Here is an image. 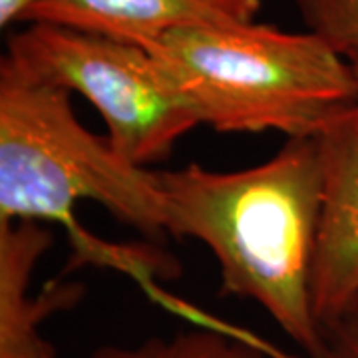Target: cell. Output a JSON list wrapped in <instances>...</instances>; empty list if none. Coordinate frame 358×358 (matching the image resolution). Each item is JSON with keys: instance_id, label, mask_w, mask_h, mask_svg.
Listing matches in <instances>:
<instances>
[{"instance_id": "obj_4", "label": "cell", "mask_w": 358, "mask_h": 358, "mask_svg": "<svg viewBox=\"0 0 358 358\" xmlns=\"http://www.w3.org/2000/svg\"><path fill=\"white\" fill-rule=\"evenodd\" d=\"M0 72L78 94L100 114L114 148L141 167L171 155L199 128L164 66L143 46L50 22H28L8 38Z\"/></svg>"}, {"instance_id": "obj_11", "label": "cell", "mask_w": 358, "mask_h": 358, "mask_svg": "<svg viewBox=\"0 0 358 358\" xmlns=\"http://www.w3.org/2000/svg\"><path fill=\"white\" fill-rule=\"evenodd\" d=\"M44 0H0V28L24 24L28 14Z\"/></svg>"}, {"instance_id": "obj_7", "label": "cell", "mask_w": 358, "mask_h": 358, "mask_svg": "<svg viewBox=\"0 0 358 358\" xmlns=\"http://www.w3.org/2000/svg\"><path fill=\"white\" fill-rule=\"evenodd\" d=\"M50 245L52 233L42 223H0V358H56L42 324L76 305L82 287L56 282L32 294L34 268Z\"/></svg>"}, {"instance_id": "obj_1", "label": "cell", "mask_w": 358, "mask_h": 358, "mask_svg": "<svg viewBox=\"0 0 358 358\" xmlns=\"http://www.w3.org/2000/svg\"><path fill=\"white\" fill-rule=\"evenodd\" d=\"M167 235L215 257L221 293L255 303L308 357L319 348L310 275L320 217L317 138L287 140L271 159L237 171L199 164L159 171Z\"/></svg>"}, {"instance_id": "obj_8", "label": "cell", "mask_w": 358, "mask_h": 358, "mask_svg": "<svg viewBox=\"0 0 358 358\" xmlns=\"http://www.w3.org/2000/svg\"><path fill=\"white\" fill-rule=\"evenodd\" d=\"M90 358H293L255 336L197 327L171 336H150L136 345L98 346Z\"/></svg>"}, {"instance_id": "obj_2", "label": "cell", "mask_w": 358, "mask_h": 358, "mask_svg": "<svg viewBox=\"0 0 358 358\" xmlns=\"http://www.w3.org/2000/svg\"><path fill=\"white\" fill-rule=\"evenodd\" d=\"M143 48L176 82L199 126L217 134L317 138L358 106L350 68L308 28L291 32L257 20L193 26Z\"/></svg>"}, {"instance_id": "obj_10", "label": "cell", "mask_w": 358, "mask_h": 358, "mask_svg": "<svg viewBox=\"0 0 358 358\" xmlns=\"http://www.w3.org/2000/svg\"><path fill=\"white\" fill-rule=\"evenodd\" d=\"M308 358H358V296L327 327Z\"/></svg>"}, {"instance_id": "obj_3", "label": "cell", "mask_w": 358, "mask_h": 358, "mask_svg": "<svg viewBox=\"0 0 358 358\" xmlns=\"http://www.w3.org/2000/svg\"><path fill=\"white\" fill-rule=\"evenodd\" d=\"M80 201L145 237L167 235L159 171L90 131L68 92L0 72V223H72Z\"/></svg>"}, {"instance_id": "obj_9", "label": "cell", "mask_w": 358, "mask_h": 358, "mask_svg": "<svg viewBox=\"0 0 358 358\" xmlns=\"http://www.w3.org/2000/svg\"><path fill=\"white\" fill-rule=\"evenodd\" d=\"M308 30L333 46L358 84V0H293Z\"/></svg>"}, {"instance_id": "obj_6", "label": "cell", "mask_w": 358, "mask_h": 358, "mask_svg": "<svg viewBox=\"0 0 358 358\" xmlns=\"http://www.w3.org/2000/svg\"><path fill=\"white\" fill-rule=\"evenodd\" d=\"M261 0H44L28 22H50L145 46L193 26L253 22Z\"/></svg>"}, {"instance_id": "obj_5", "label": "cell", "mask_w": 358, "mask_h": 358, "mask_svg": "<svg viewBox=\"0 0 358 358\" xmlns=\"http://www.w3.org/2000/svg\"><path fill=\"white\" fill-rule=\"evenodd\" d=\"M317 140L322 189L310 294L322 329L358 296V106L336 115Z\"/></svg>"}]
</instances>
